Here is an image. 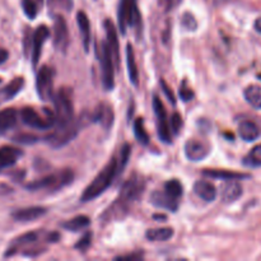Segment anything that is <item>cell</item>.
Segmentation results:
<instances>
[{
  "label": "cell",
  "instance_id": "cell-2",
  "mask_svg": "<svg viewBox=\"0 0 261 261\" xmlns=\"http://www.w3.org/2000/svg\"><path fill=\"white\" fill-rule=\"evenodd\" d=\"M54 107H55V124L56 126H64L70 124L74 120V106L71 101L70 92L63 88L54 93Z\"/></svg>",
  "mask_w": 261,
  "mask_h": 261
},
{
  "label": "cell",
  "instance_id": "cell-16",
  "mask_svg": "<svg viewBox=\"0 0 261 261\" xmlns=\"http://www.w3.org/2000/svg\"><path fill=\"white\" fill-rule=\"evenodd\" d=\"M150 203L155 208L167 209L170 212H176L178 209V200L168 195L165 190L163 191H154L150 195Z\"/></svg>",
  "mask_w": 261,
  "mask_h": 261
},
{
  "label": "cell",
  "instance_id": "cell-43",
  "mask_svg": "<svg viewBox=\"0 0 261 261\" xmlns=\"http://www.w3.org/2000/svg\"><path fill=\"white\" fill-rule=\"evenodd\" d=\"M142 259H143V252H134V254L125 255V256L115 257V260H120V261H139Z\"/></svg>",
  "mask_w": 261,
  "mask_h": 261
},
{
  "label": "cell",
  "instance_id": "cell-10",
  "mask_svg": "<svg viewBox=\"0 0 261 261\" xmlns=\"http://www.w3.org/2000/svg\"><path fill=\"white\" fill-rule=\"evenodd\" d=\"M153 110H154L155 119H157L158 137L163 143L171 144L172 143V134H171L170 124H168L167 112H166L165 105L157 94L153 96Z\"/></svg>",
  "mask_w": 261,
  "mask_h": 261
},
{
  "label": "cell",
  "instance_id": "cell-49",
  "mask_svg": "<svg viewBox=\"0 0 261 261\" xmlns=\"http://www.w3.org/2000/svg\"><path fill=\"white\" fill-rule=\"evenodd\" d=\"M0 83H2V78H0Z\"/></svg>",
  "mask_w": 261,
  "mask_h": 261
},
{
  "label": "cell",
  "instance_id": "cell-45",
  "mask_svg": "<svg viewBox=\"0 0 261 261\" xmlns=\"http://www.w3.org/2000/svg\"><path fill=\"white\" fill-rule=\"evenodd\" d=\"M8 56H9L8 51L5 50V48L0 47V65H2V64H4L5 61L8 60Z\"/></svg>",
  "mask_w": 261,
  "mask_h": 261
},
{
  "label": "cell",
  "instance_id": "cell-44",
  "mask_svg": "<svg viewBox=\"0 0 261 261\" xmlns=\"http://www.w3.org/2000/svg\"><path fill=\"white\" fill-rule=\"evenodd\" d=\"M64 2L65 0H48V7H50L51 10L59 9V8H63Z\"/></svg>",
  "mask_w": 261,
  "mask_h": 261
},
{
  "label": "cell",
  "instance_id": "cell-26",
  "mask_svg": "<svg viewBox=\"0 0 261 261\" xmlns=\"http://www.w3.org/2000/svg\"><path fill=\"white\" fill-rule=\"evenodd\" d=\"M126 61H127V71H129V79L135 87L139 84V71H138L137 61H135L134 48L130 43L126 46Z\"/></svg>",
  "mask_w": 261,
  "mask_h": 261
},
{
  "label": "cell",
  "instance_id": "cell-13",
  "mask_svg": "<svg viewBox=\"0 0 261 261\" xmlns=\"http://www.w3.org/2000/svg\"><path fill=\"white\" fill-rule=\"evenodd\" d=\"M209 152H211V147L201 140L190 139L185 144V155L189 161H193V162L203 161L204 158L208 157Z\"/></svg>",
  "mask_w": 261,
  "mask_h": 261
},
{
  "label": "cell",
  "instance_id": "cell-33",
  "mask_svg": "<svg viewBox=\"0 0 261 261\" xmlns=\"http://www.w3.org/2000/svg\"><path fill=\"white\" fill-rule=\"evenodd\" d=\"M165 191L168 194V195H171L172 198L175 199H180L181 196H182V185H181V182L178 180H170L167 181V182L165 184Z\"/></svg>",
  "mask_w": 261,
  "mask_h": 261
},
{
  "label": "cell",
  "instance_id": "cell-31",
  "mask_svg": "<svg viewBox=\"0 0 261 261\" xmlns=\"http://www.w3.org/2000/svg\"><path fill=\"white\" fill-rule=\"evenodd\" d=\"M134 134L138 142L143 145L149 144V135L144 127V120L142 117H138L134 121Z\"/></svg>",
  "mask_w": 261,
  "mask_h": 261
},
{
  "label": "cell",
  "instance_id": "cell-48",
  "mask_svg": "<svg viewBox=\"0 0 261 261\" xmlns=\"http://www.w3.org/2000/svg\"><path fill=\"white\" fill-rule=\"evenodd\" d=\"M38 2V4H41V3H42V0H37Z\"/></svg>",
  "mask_w": 261,
  "mask_h": 261
},
{
  "label": "cell",
  "instance_id": "cell-46",
  "mask_svg": "<svg viewBox=\"0 0 261 261\" xmlns=\"http://www.w3.org/2000/svg\"><path fill=\"white\" fill-rule=\"evenodd\" d=\"M59 239H60V234L59 233H51L47 236V241L48 242H58Z\"/></svg>",
  "mask_w": 261,
  "mask_h": 261
},
{
  "label": "cell",
  "instance_id": "cell-6",
  "mask_svg": "<svg viewBox=\"0 0 261 261\" xmlns=\"http://www.w3.org/2000/svg\"><path fill=\"white\" fill-rule=\"evenodd\" d=\"M98 60L101 63L102 86H103L106 91H112L115 87V65L106 41H102L101 42Z\"/></svg>",
  "mask_w": 261,
  "mask_h": 261
},
{
  "label": "cell",
  "instance_id": "cell-36",
  "mask_svg": "<svg viewBox=\"0 0 261 261\" xmlns=\"http://www.w3.org/2000/svg\"><path fill=\"white\" fill-rule=\"evenodd\" d=\"M181 24L186 31H195L198 28V22L190 13H184L182 18H181Z\"/></svg>",
  "mask_w": 261,
  "mask_h": 261
},
{
  "label": "cell",
  "instance_id": "cell-24",
  "mask_svg": "<svg viewBox=\"0 0 261 261\" xmlns=\"http://www.w3.org/2000/svg\"><path fill=\"white\" fill-rule=\"evenodd\" d=\"M239 134L245 142H254L260 137L261 132L255 122L250 121V120H245L240 124Z\"/></svg>",
  "mask_w": 261,
  "mask_h": 261
},
{
  "label": "cell",
  "instance_id": "cell-18",
  "mask_svg": "<svg viewBox=\"0 0 261 261\" xmlns=\"http://www.w3.org/2000/svg\"><path fill=\"white\" fill-rule=\"evenodd\" d=\"M194 193L206 203H212L217 198V189L211 181L199 180L194 184Z\"/></svg>",
  "mask_w": 261,
  "mask_h": 261
},
{
  "label": "cell",
  "instance_id": "cell-15",
  "mask_svg": "<svg viewBox=\"0 0 261 261\" xmlns=\"http://www.w3.org/2000/svg\"><path fill=\"white\" fill-rule=\"evenodd\" d=\"M91 119L92 121L99 122L105 130H110L112 127V125H114V110H112V107L110 106V105L101 102V103L96 107L93 114L91 115Z\"/></svg>",
  "mask_w": 261,
  "mask_h": 261
},
{
  "label": "cell",
  "instance_id": "cell-35",
  "mask_svg": "<svg viewBox=\"0 0 261 261\" xmlns=\"http://www.w3.org/2000/svg\"><path fill=\"white\" fill-rule=\"evenodd\" d=\"M22 8L24 14L27 15L30 19H35L38 12V8H37V4H36V2H33V0H22Z\"/></svg>",
  "mask_w": 261,
  "mask_h": 261
},
{
  "label": "cell",
  "instance_id": "cell-47",
  "mask_svg": "<svg viewBox=\"0 0 261 261\" xmlns=\"http://www.w3.org/2000/svg\"><path fill=\"white\" fill-rule=\"evenodd\" d=\"M255 30H256L257 32L261 35V17L257 18V19L255 20Z\"/></svg>",
  "mask_w": 261,
  "mask_h": 261
},
{
  "label": "cell",
  "instance_id": "cell-19",
  "mask_svg": "<svg viewBox=\"0 0 261 261\" xmlns=\"http://www.w3.org/2000/svg\"><path fill=\"white\" fill-rule=\"evenodd\" d=\"M37 237L38 234L36 233V232H28V233H24L22 234V236L18 237V239H15L14 241L10 244V246L8 247L7 251H5V257H10L13 256V255L18 254L24 246H28V245L37 241Z\"/></svg>",
  "mask_w": 261,
  "mask_h": 261
},
{
  "label": "cell",
  "instance_id": "cell-42",
  "mask_svg": "<svg viewBox=\"0 0 261 261\" xmlns=\"http://www.w3.org/2000/svg\"><path fill=\"white\" fill-rule=\"evenodd\" d=\"M161 86H162V89H163V92H165L166 97H167V98H168V101H170L172 105H176L175 94H173V92L171 91V88H170V87H168V84L166 83V82L163 81V79H161Z\"/></svg>",
  "mask_w": 261,
  "mask_h": 261
},
{
  "label": "cell",
  "instance_id": "cell-1",
  "mask_svg": "<svg viewBox=\"0 0 261 261\" xmlns=\"http://www.w3.org/2000/svg\"><path fill=\"white\" fill-rule=\"evenodd\" d=\"M117 175H119L117 160L114 157L111 158V161H110L106 166H105L103 170L94 177V180L87 186L86 190L82 194L81 200L83 201V203H87V201H92L96 198H98V196L102 195V194L107 190V188L114 182L115 177H116Z\"/></svg>",
  "mask_w": 261,
  "mask_h": 261
},
{
  "label": "cell",
  "instance_id": "cell-20",
  "mask_svg": "<svg viewBox=\"0 0 261 261\" xmlns=\"http://www.w3.org/2000/svg\"><path fill=\"white\" fill-rule=\"evenodd\" d=\"M23 155V152L18 148L5 145L0 148V168L12 167L18 162L20 157Z\"/></svg>",
  "mask_w": 261,
  "mask_h": 261
},
{
  "label": "cell",
  "instance_id": "cell-4",
  "mask_svg": "<svg viewBox=\"0 0 261 261\" xmlns=\"http://www.w3.org/2000/svg\"><path fill=\"white\" fill-rule=\"evenodd\" d=\"M84 119L86 117L82 116L78 120L74 119L70 124L64 125V126H56L55 132L46 137V143L53 148H61L66 145L76 137L79 130L83 126Z\"/></svg>",
  "mask_w": 261,
  "mask_h": 261
},
{
  "label": "cell",
  "instance_id": "cell-12",
  "mask_svg": "<svg viewBox=\"0 0 261 261\" xmlns=\"http://www.w3.org/2000/svg\"><path fill=\"white\" fill-rule=\"evenodd\" d=\"M105 31H106V37H107V45H109L110 53H111L112 61L114 65H120V45H119V37H117V31L116 27L114 25L111 19H106L103 22Z\"/></svg>",
  "mask_w": 261,
  "mask_h": 261
},
{
  "label": "cell",
  "instance_id": "cell-38",
  "mask_svg": "<svg viewBox=\"0 0 261 261\" xmlns=\"http://www.w3.org/2000/svg\"><path fill=\"white\" fill-rule=\"evenodd\" d=\"M181 127H182V117H181L180 114L175 112V114H172V116H171L170 129H171V132L173 133V134L178 135V134H180Z\"/></svg>",
  "mask_w": 261,
  "mask_h": 261
},
{
  "label": "cell",
  "instance_id": "cell-7",
  "mask_svg": "<svg viewBox=\"0 0 261 261\" xmlns=\"http://www.w3.org/2000/svg\"><path fill=\"white\" fill-rule=\"evenodd\" d=\"M43 111H45L46 117L41 116L32 107H24L20 111V119H22L23 124H25L30 127H33V129H50L55 124V114L47 109H45Z\"/></svg>",
  "mask_w": 261,
  "mask_h": 261
},
{
  "label": "cell",
  "instance_id": "cell-41",
  "mask_svg": "<svg viewBox=\"0 0 261 261\" xmlns=\"http://www.w3.org/2000/svg\"><path fill=\"white\" fill-rule=\"evenodd\" d=\"M181 0H158V5L160 8H162L165 12H171L172 9H175L178 4H180Z\"/></svg>",
  "mask_w": 261,
  "mask_h": 261
},
{
  "label": "cell",
  "instance_id": "cell-25",
  "mask_svg": "<svg viewBox=\"0 0 261 261\" xmlns=\"http://www.w3.org/2000/svg\"><path fill=\"white\" fill-rule=\"evenodd\" d=\"M18 120L17 110L9 107L0 111V133H5L15 126Z\"/></svg>",
  "mask_w": 261,
  "mask_h": 261
},
{
  "label": "cell",
  "instance_id": "cell-8",
  "mask_svg": "<svg viewBox=\"0 0 261 261\" xmlns=\"http://www.w3.org/2000/svg\"><path fill=\"white\" fill-rule=\"evenodd\" d=\"M54 76L55 71L51 66L43 65L38 70L37 78H36V89L37 94L42 101H51L54 97Z\"/></svg>",
  "mask_w": 261,
  "mask_h": 261
},
{
  "label": "cell",
  "instance_id": "cell-29",
  "mask_svg": "<svg viewBox=\"0 0 261 261\" xmlns=\"http://www.w3.org/2000/svg\"><path fill=\"white\" fill-rule=\"evenodd\" d=\"M245 99L251 105L254 109L261 110V87L249 86L244 92Z\"/></svg>",
  "mask_w": 261,
  "mask_h": 261
},
{
  "label": "cell",
  "instance_id": "cell-9",
  "mask_svg": "<svg viewBox=\"0 0 261 261\" xmlns=\"http://www.w3.org/2000/svg\"><path fill=\"white\" fill-rule=\"evenodd\" d=\"M144 190H145L144 178H143L142 176L134 173V175H133L132 177H130L129 180L122 185L121 191H120V195L117 199L124 201V203L127 204V205H130L133 201L138 200V199L143 195Z\"/></svg>",
  "mask_w": 261,
  "mask_h": 261
},
{
  "label": "cell",
  "instance_id": "cell-37",
  "mask_svg": "<svg viewBox=\"0 0 261 261\" xmlns=\"http://www.w3.org/2000/svg\"><path fill=\"white\" fill-rule=\"evenodd\" d=\"M40 138L36 137L33 134H18L13 138V140L19 144H24V145H31V144H35V143L38 142Z\"/></svg>",
  "mask_w": 261,
  "mask_h": 261
},
{
  "label": "cell",
  "instance_id": "cell-34",
  "mask_svg": "<svg viewBox=\"0 0 261 261\" xmlns=\"http://www.w3.org/2000/svg\"><path fill=\"white\" fill-rule=\"evenodd\" d=\"M130 154H132V147L129 144H124L120 149V155L119 160H117V170L119 173H121L124 171V168L126 167L127 162L130 160Z\"/></svg>",
  "mask_w": 261,
  "mask_h": 261
},
{
  "label": "cell",
  "instance_id": "cell-39",
  "mask_svg": "<svg viewBox=\"0 0 261 261\" xmlns=\"http://www.w3.org/2000/svg\"><path fill=\"white\" fill-rule=\"evenodd\" d=\"M92 237H93L92 232H87L83 237H81V240L76 242L75 246L74 247L78 250H81V251H86V250L92 245Z\"/></svg>",
  "mask_w": 261,
  "mask_h": 261
},
{
  "label": "cell",
  "instance_id": "cell-22",
  "mask_svg": "<svg viewBox=\"0 0 261 261\" xmlns=\"http://www.w3.org/2000/svg\"><path fill=\"white\" fill-rule=\"evenodd\" d=\"M76 22H78L79 31H81L84 51L88 53L89 45H91V23H89V19L86 13L82 12V10L76 13Z\"/></svg>",
  "mask_w": 261,
  "mask_h": 261
},
{
  "label": "cell",
  "instance_id": "cell-14",
  "mask_svg": "<svg viewBox=\"0 0 261 261\" xmlns=\"http://www.w3.org/2000/svg\"><path fill=\"white\" fill-rule=\"evenodd\" d=\"M50 37V30L46 27L45 24H41L37 30L35 31L32 36V65L37 66L38 60L41 58V53H42V46L45 41Z\"/></svg>",
  "mask_w": 261,
  "mask_h": 261
},
{
  "label": "cell",
  "instance_id": "cell-30",
  "mask_svg": "<svg viewBox=\"0 0 261 261\" xmlns=\"http://www.w3.org/2000/svg\"><path fill=\"white\" fill-rule=\"evenodd\" d=\"M91 224V219L87 216H76L71 218L70 221H66L63 223V227L68 231L71 232H78L81 229L87 228Z\"/></svg>",
  "mask_w": 261,
  "mask_h": 261
},
{
  "label": "cell",
  "instance_id": "cell-32",
  "mask_svg": "<svg viewBox=\"0 0 261 261\" xmlns=\"http://www.w3.org/2000/svg\"><path fill=\"white\" fill-rule=\"evenodd\" d=\"M244 165L249 167H261V144L252 148L247 157H245Z\"/></svg>",
  "mask_w": 261,
  "mask_h": 261
},
{
  "label": "cell",
  "instance_id": "cell-28",
  "mask_svg": "<svg viewBox=\"0 0 261 261\" xmlns=\"http://www.w3.org/2000/svg\"><path fill=\"white\" fill-rule=\"evenodd\" d=\"M24 87V79L22 76H17V78L13 79L4 89H3L2 94L4 96V99H12L22 91V88Z\"/></svg>",
  "mask_w": 261,
  "mask_h": 261
},
{
  "label": "cell",
  "instance_id": "cell-17",
  "mask_svg": "<svg viewBox=\"0 0 261 261\" xmlns=\"http://www.w3.org/2000/svg\"><path fill=\"white\" fill-rule=\"evenodd\" d=\"M46 213H47V209L43 208V206H30V208L18 209L12 214V217L14 221L27 223V222H33L41 218Z\"/></svg>",
  "mask_w": 261,
  "mask_h": 261
},
{
  "label": "cell",
  "instance_id": "cell-23",
  "mask_svg": "<svg viewBox=\"0 0 261 261\" xmlns=\"http://www.w3.org/2000/svg\"><path fill=\"white\" fill-rule=\"evenodd\" d=\"M203 175L206 177L216 178V180H245V178H250V175L246 173H240V172H231V171L226 170H204Z\"/></svg>",
  "mask_w": 261,
  "mask_h": 261
},
{
  "label": "cell",
  "instance_id": "cell-27",
  "mask_svg": "<svg viewBox=\"0 0 261 261\" xmlns=\"http://www.w3.org/2000/svg\"><path fill=\"white\" fill-rule=\"evenodd\" d=\"M173 233H175L173 228H153L148 229L147 233H145V237H147L148 241L163 242L170 240L173 236Z\"/></svg>",
  "mask_w": 261,
  "mask_h": 261
},
{
  "label": "cell",
  "instance_id": "cell-40",
  "mask_svg": "<svg viewBox=\"0 0 261 261\" xmlns=\"http://www.w3.org/2000/svg\"><path fill=\"white\" fill-rule=\"evenodd\" d=\"M194 96H195V93L193 92V89L189 88V87L186 86V82H184L180 87L181 99H182L184 102H188V101H191V99L194 98Z\"/></svg>",
  "mask_w": 261,
  "mask_h": 261
},
{
  "label": "cell",
  "instance_id": "cell-21",
  "mask_svg": "<svg viewBox=\"0 0 261 261\" xmlns=\"http://www.w3.org/2000/svg\"><path fill=\"white\" fill-rule=\"evenodd\" d=\"M242 193H244V190H242V186L240 185L239 181L229 180L227 181V184H224L223 189H222V200L227 204L233 203L241 198Z\"/></svg>",
  "mask_w": 261,
  "mask_h": 261
},
{
  "label": "cell",
  "instance_id": "cell-3",
  "mask_svg": "<svg viewBox=\"0 0 261 261\" xmlns=\"http://www.w3.org/2000/svg\"><path fill=\"white\" fill-rule=\"evenodd\" d=\"M74 180V173L73 171L65 168V170L60 171L58 173H54V175L45 176V177L40 178V180H36L33 182L28 184L27 189L31 191H37V190H51V191H58L61 190L65 186L70 185Z\"/></svg>",
  "mask_w": 261,
  "mask_h": 261
},
{
  "label": "cell",
  "instance_id": "cell-11",
  "mask_svg": "<svg viewBox=\"0 0 261 261\" xmlns=\"http://www.w3.org/2000/svg\"><path fill=\"white\" fill-rule=\"evenodd\" d=\"M54 46L56 50L65 53L66 47L69 45V32H68V24L64 17L61 15H56L55 22H54Z\"/></svg>",
  "mask_w": 261,
  "mask_h": 261
},
{
  "label": "cell",
  "instance_id": "cell-5",
  "mask_svg": "<svg viewBox=\"0 0 261 261\" xmlns=\"http://www.w3.org/2000/svg\"><path fill=\"white\" fill-rule=\"evenodd\" d=\"M119 27L122 35L126 33L127 27L140 24V12L138 9L137 0H120L119 4Z\"/></svg>",
  "mask_w": 261,
  "mask_h": 261
}]
</instances>
